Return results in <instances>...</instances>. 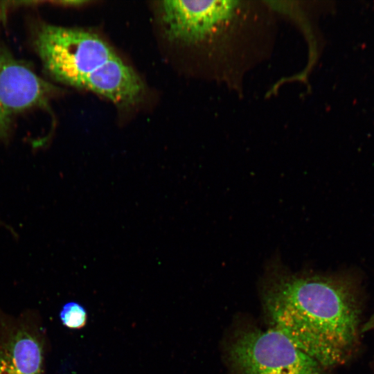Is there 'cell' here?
Instances as JSON below:
<instances>
[{
  "label": "cell",
  "instance_id": "cell-1",
  "mask_svg": "<svg viewBox=\"0 0 374 374\" xmlns=\"http://www.w3.org/2000/svg\"><path fill=\"white\" fill-rule=\"evenodd\" d=\"M269 323L326 370L344 364L358 344L359 293L349 273L292 272L274 256L262 283Z\"/></svg>",
  "mask_w": 374,
  "mask_h": 374
},
{
  "label": "cell",
  "instance_id": "cell-8",
  "mask_svg": "<svg viewBox=\"0 0 374 374\" xmlns=\"http://www.w3.org/2000/svg\"><path fill=\"white\" fill-rule=\"evenodd\" d=\"M374 330V313L371 316L366 323H365L361 329V331L364 332Z\"/></svg>",
  "mask_w": 374,
  "mask_h": 374
},
{
  "label": "cell",
  "instance_id": "cell-7",
  "mask_svg": "<svg viewBox=\"0 0 374 374\" xmlns=\"http://www.w3.org/2000/svg\"><path fill=\"white\" fill-rule=\"evenodd\" d=\"M49 3H55L57 6H82L85 3H89L87 1H82V0H72V1H49Z\"/></svg>",
  "mask_w": 374,
  "mask_h": 374
},
{
  "label": "cell",
  "instance_id": "cell-4",
  "mask_svg": "<svg viewBox=\"0 0 374 374\" xmlns=\"http://www.w3.org/2000/svg\"><path fill=\"white\" fill-rule=\"evenodd\" d=\"M52 91L29 67L0 52V134L17 114L45 105Z\"/></svg>",
  "mask_w": 374,
  "mask_h": 374
},
{
  "label": "cell",
  "instance_id": "cell-3",
  "mask_svg": "<svg viewBox=\"0 0 374 374\" xmlns=\"http://www.w3.org/2000/svg\"><path fill=\"white\" fill-rule=\"evenodd\" d=\"M233 374H325L326 369L280 332L251 328L238 332L227 349Z\"/></svg>",
  "mask_w": 374,
  "mask_h": 374
},
{
  "label": "cell",
  "instance_id": "cell-5",
  "mask_svg": "<svg viewBox=\"0 0 374 374\" xmlns=\"http://www.w3.org/2000/svg\"><path fill=\"white\" fill-rule=\"evenodd\" d=\"M44 344L28 323L18 322L0 335V374H44Z\"/></svg>",
  "mask_w": 374,
  "mask_h": 374
},
{
  "label": "cell",
  "instance_id": "cell-6",
  "mask_svg": "<svg viewBox=\"0 0 374 374\" xmlns=\"http://www.w3.org/2000/svg\"><path fill=\"white\" fill-rule=\"evenodd\" d=\"M60 316L62 323L71 329L84 327L87 319L84 308L75 302L66 303L62 308Z\"/></svg>",
  "mask_w": 374,
  "mask_h": 374
},
{
  "label": "cell",
  "instance_id": "cell-2",
  "mask_svg": "<svg viewBox=\"0 0 374 374\" xmlns=\"http://www.w3.org/2000/svg\"><path fill=\"white\" fill-rule=\"evenodd\" d=\"M34 44L45 70L57 81L89 90L122 107L135 105L143 96L140 77L93 33L43 24Z\"/></svg>",
  "mask_w": 374,
  "mask_h": 374
}]
</instances>
